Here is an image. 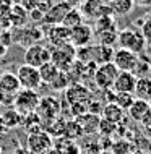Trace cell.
<instances>
[{"label":"cell","instance_id":"1","mask_svg":"<svg viewBox=\"0 0 151 154\" xmlns=\"http://www.w3.org/2000/svg\"><path fill=\"white\" fill-rule=\"evenodd\" d=\"M117 44H119L120 49H127V51L137 54V55L143 54L146 49L145 37L141 34V31L137 29V28H127V29L117 32Z\"/></svg>","mask_w":151,"mask_h":154},{"label":"cell","instance_id":"2","mask_svg":"<svg viewBox=\"0 0 151 154\" xmlns=\"http://www.w3.org/2000/svg\"><path fill=\"white\" fill-rule=\"evenodd\" d=\"M39 101H41V96L37 94V91L21 88L13 97V109L18 110L21 115H26L37 109Z\"/></svg>","mask_w":151,"mask_h":154},{"label":"cell","instance_id":"3","mask_svg":"<svg viewBox=\"0 0 151 154\" xmlns=\"http://www.w3.org/2000/svg\"><path fill=\"white\" fill-rule=\"evenodd\" d=\"M77 60V49L72 44H65L62 47H55L54 51H50V62L57 66L60 72H68L70 66L73 65V62Z\"/></svg>","mask_w":151,"mask_h":154},{"label":"cell","instance_id":"4","mask_svg":"<svg viewBox=\"0 0 151 154\" xmlns=\"http://www.w3.org/2000/svg\"><path fill=\"white\" fill-rule=\"evenodd\" d=\"M117 75H119V70H117V66L112 62H109V63H99L96 66L94 75H93L94 85L101 91H106L109 88H112Z\"/></svg>","mask_w":151,"mask_h":154},{"label":"cell","instance_id":"5","mask_svg":"<svg viewBox=\"0 0 151 154\" xmlns=\"http://www.w3.org/2000/svg\"><path fill=\"white\" fill-rule=\"evenodd\" d=\"M47 62H50V49L47 45L36 42L26 47V51H24V63L26 65L39 68Z\"/></svg>","mask_w":151,"mask_h":154},{"label":"cell","instance_id":"6","mask_svg":"<svg viewBox=\"0 0 151 154\" xmlns=\"http://www.w3.org/2000/svg\"><path fill=\"white\" fill-rule=\"evenodd\" d=\"M60 110H62V106H60V102H58V99L52 97V96H47V97H41L39 104H37L36 114L39 115L41 122L46 120L47 123H50L55 119H58Z\"/></svg>","mask_w":151,"mask_h":154},{"label":"cell","instance_id":"7","mask_svg":"<svg viewBox=\"0 0 151 154\" xmlns=\"http://www.w3.org/2000/svg\"><path fill=\"white\" fill-rule=\"evenodd\" d=\"M16 78H18V81H20V86L24 89L37 91V88L42 85L41 76H39V70L34 68V66H29L26 63L18 66V70H16Z\"/></svg>","mask_w":151,"mask_h":154},{"label":"cell","instance_id":"8","mask_svg":"<svg viewBox=\"0 0 151 154\" xmlns=\"http://www.w3.org/2000/svg\"><path fill=\"white\" fill-rule=\"evenodd\" d=\"M54 144L52 136L47 131H33L28 136V152H34V154H44L47 149Z\"/></svg>","mask_w":151,"mask_h":154},{"label":"cell","instance_id":"9","mask_svg":"<svg viewBox=\"0 0 151 154\" xmlns=\"http://www.w3.org/2000/svg\"><path fill=\"white\" fill-rule=\"evenodd\" d=\"M91 97H93L91 91L81 83H72L65 89V99L70 106L72 104H88Z\"/></svg>","mask_w":151,"mask_h":154},{"label":"cell","instance_id":"10","mask_svg":"<svg viewBox=\"0 0 151 154\" xmlns=\"http://www.w3.org/2000/svg\"><path fill=\"white\" fill-rule=\"evenodd\" d=\"M138 60V55L133 52L127 51V49H117L114 52V57H112V63L117 66L119 72H133Z\"/></svg>","mask_w":151,"mask_h":154},{"label":"cell","instance_id":"11","mask_svg":"<svg viewBox=\"0 0 151 154\" xmlns=\"http://www.w3.org/2000/svg\"><path fill=\"white\" fill-rule=\"evenodd\" d=\"M91 37H93V28L90 24H80V26L70 29V44L75 49L80 47H86L91 42Z\"/></svg>","mask_w":151,"mask_h":154},{"label":"cell","instance_id":"12","mask_svg":"<svg viewBox=\"0 0 151 154\" xmlns=\"http://www.w3.org/2000/svg\"><path fill=\"white\" fill-rule=\"evenodd\" d=\"M46 37L54 47H62V45L70 42V29L65 28L64 24H54V26H49Z\"/></svg>","mask_w":151,"mask_h":154},{"label":"cell","instance_id":"13","mask_svg":"<svg viewBox=\"0 0 151 154\" xmlns=\"http://www.w3.org/2000/svg\"><path fill=\"white\" fill-rule=\"evenodd\" d=\"M70 8H72V7H70L68 3H65V2L54 3V5L50 7L49 10L44 13V16H42L44 23H47L49 26H54V24H60L62 20L65 18V15L68 13Z\"/></svg>","mask_w":151,"mask_h":154},{"label":"cell","instance_id":"14","mask_svg":"<svg viewBox=\"0 0 151 154\" xmlns=\"http://www.w3.org/2000/svg\"><path fill=\"white\" fill-rule=\"evenodd\" d=\"M135 85H137V76L132 72H119L114 85H112V89H114L115 93H130V94H133Z\"/></svg>","mask_w":151,"mask_h":154},{"label":"cell","instance_id":"15","mask_svg":"<svg viewBox=\"0 0 151 154\" xmlns=\"http://www.w3.org/2000/svg\"><path fill=\"white\" fill-rule=\"evenodd\" d=\"M99 119H101L99 115L91 114V112H85V114L78 115V117L75 119V122L80 125L83 135H94V133H98Z\"/></svg>","mask_w":151,"mask_h":154},{"label":"cell","instance_id":"16","mask_svg":"<svg viewBox=\"0 0 151 154\" xmlns=\"http://www.w3.org/2000/svg\"><path fill=\"white\" fill-rule=\"evenodd\" d=\"M101 119H106L109 122L120 125L125 122V110L120 109L117 104L114 102H107L102 106V110H101Z\"/></svg>","mask_w":151,"mask_h":154},{"label":"cell","instance_id":"17","mask_svg":"<svg viewBox=\"0 0 151 154\" xmlns=\"http://www.w3.org/2000/svg\"><path fill=\"white\" fill-rule=\"evenodd\" d=\"M20 89H21V86H20V81H18V78H16V75L10 73V72H5L0 76V91H2V93L15 96Z\"/></svg>","mask_w":151,"mask_h":154},{"label":"cell","instance_id":"18","mask_svg":"<svg viewBox=\"0 0 151 154\" xmlns=\"http://www.w3.org/2000/svg\"><path fill=\"white\" fill-rule=\"evenodd\" d=\"M135 99H141V101H151V78H137L135 91H133Z\"/></svg>","mask_w":151,"mask_h":154},{"label":"cell","instance_id":"19","mask_svg":"<svg viewBox=\"0 0 151 154\" xmlns=\"http://www.w3.org/2000/svg\"><path fill=\"white\" fill-rule=\"evenodd\" d=\"M148 112H149V102L141 101V99H135L133 104L128 107V117L135 120V122H141Z\"/></svg>","mask_w":151,"mask_h":154},{"label":"cell","instance_id":"20","mask_svg":"<svg viewBox=\"0 0 151 154\" xmlns=\"http://www.w3.org/2000/svg\"><path fill=\"white\" fill-rule=\"evenodd\" d=\"M135 7V0H111L109 2V8H111L112 15L124 16L130 13Z\"/></svg>","mask_w":151,"mask_h":154},{"label":"cell","instance_id":"21","mask_svg":"<svg viewBox=\"0 0 151 154\" xmlns=\"http://www.w3.org/2000/svg\"><path fill=\"white\" fill-rule=\"evenodd\" d=\"M83 23H85V16H83L81 11H80V8H70L68 13L65 15V18L62 20L60 24H64V26L68 28V29H73V28H77Z\"/></svg>","mask_w":151,"mask_h":154},{"label":"cell","instance_id":"22","mask_svg":"<svg viewBox=\"0 0 151 154\" xmlns=\"http://www.w3.org/2000/svg\"><path fill=\"white\" fill-rule=\"evenodd\" d=\"M8 20L13 26H24L28 20V11L21 5H13L8 10Z\"/></svg>","mask_w":151,"mask_h":154},{"label":"cell","instance_id":"23","mask_svg":"<svg viewBox=\"0 0 151 154\" xmlns=\"http://www.w3.org/2000/svg\"><path fill=\"white\" fill-rule=\"evenodd\" d=\"M58 143L54 144L55 148H58L62 151V154H81V148L75 140H68L65 136H58Z\"/></svg>","mask_w":151,"mask_h":154},{"label":"cell","instance_id":"24","mask_svg":"<svg viewBox=\"0 0 151 154\" xmlns=\"http://www.w3.org/2000/svg\"><path fill=\"white\" fill-rule=\"evenodd\" d=\"M39 76H41V81L46 83V85H50V83L54 81V78L58 75L60 70L57 68L55 65L52 63V62H47V63H44L42 66H39Z\"/></svg>","mask_w":151,"mask_h":154},{"label":"cell","instance_id":"25","mask_svg":"<svg viewBox=\"0 0 151 154\" xmlns=\"http://www.w3.org/2000/svg\"><path fill=\"white\" fill-rule=\"evenodd\" d=\"M0 122L5 125V127H8V128H13V127H18V125H21V122H23V115L20 114L18 110L10 109V110H5V112H3V115L0 117Z\"/></svg>","mask_w":151,"mask_h":154},{"label":"cell","instance_id":"26","mask_svg":"<svg viewBox=\"0 0 151 154\" xmlns=\"http://www.w3.org/2000/svg\"><path fill=\"white\" fill-rule=\"evenodd\" d=\"M115 28H117V24H115L112 16H99V18H96L94 31L98 32V34L106 32V31H117Z\"/></svg>","mask_w":151,"mask_h":154},{"label":"cell","instance_id":"27","mask_svg":"<svg viewBox=\"0 0 151 154\" xmlns=\"http://www.w3.org/2000/svg\"><path fill=\"white\" fill-rule=\"evenodd\" d=\"M149 72H151L149 60L146 59L143 54H140V55H138V60H137V65H135V68H133L132 73L135 75L137 78H145L149 75Z\"/></svg>","mask_w":151,"mask_h":154},{"label":"cell","instance_id":"28","mask_svg":"<svg viewBox=\"0 0 151 154\" xmlns=\"http://www.w3.org/2000/svg\"><path fill=\"white\" fill-rule=\"evenodd\" d=\"M133 151H135V146L128 140H124V138L112 141V144H111L112 154H132Z\"/></svg>","mask_w":151,"mask_h":154},{"label":"cell","instance_id":"29","mask_svg":"<svg viewBox=\"0 0 151 154\" xmlns=\"http://www.w3.org/2000/svg\"><path fill=\"white\" fill-rule=\"evenodd\" d=\"M94 52H96V63H109L112 62V57H114V47H109V45H98L94 47Z\"/></svg>","mask_w":151,"mask_h":154},{"label":"cell","instance_id":"30","mask_svg":"<svg viewBox=\"0 0 151 154\" xmlns=\"http://www.w3.org/2000/svg\"><path fill=\"white\" fill-rule=\"evenodd\" d=\"M133 101H135V96H133V94H130V93H115V91H114V96H112V101L111 102L117 104L120 109L128 110V107L133 104Z\"/></svg>","mask_w":151,"mask_h":154},{"label":"cell","instance_id":"31","mask_svg":"<svg viewBox=\"0 0 151 154\" xmlns=\"http://www.w3.org/2000/svg\"><path fill=\"white\" fill-rule=\"evenodd\" d=\"M64 136L68 140H75L77 141V138H81L83 136V131L81 128H80V125L75 122H65V130H64Z\"/></svg>","mask_w":151,"mask_h":154},{"label":"cell","instance_id":"32","mask_svg":"<svg viewBox=\"0 0 151 154\" xmlns=\"http://www.w3.org/2000/svg\"><path fill=\"white\" fill-rule=\"evenodd\" d=\"M50 88H52L54 91H60V89H67L70 86V76L68 73L65 72H58V75L55 78H54V81L50 83Z\"/></svg>","mask_w":151,"mask_h":154},{"label":"cell","instance_id":"33","mask_svg":"<svg viewBox=\"0 0 151 154\" xmlns=\"http://www.w3.org/2000/svg\"><path fill=\"white\" fill-rule=\"evenodd\" d=\"M117 131V125L109 122L106 119H99V125H98V133L101 136H106V138H111L112 135Z\"/></svg>","mask_w":151,"mask_h":154},{"label":"cell","instance_id":"34","mask_svg":"<svg viewBox=\"0 0 151 154\" xmlns=\"http://www.w3.org/2000/svg\"><path fill=\"white\" fill-rule=\"evenodd\" d=\"M98 36H99V45L114 47L117 44V31H106V32H101Z\"/></svg>","mask_w":151,"mask_h":154},{"label":"cell","instance_id":"35","mask_svg":"<svg viewBox=\"0 0 151 154\" xmlns=\"http://www.w3.org/2000/svg\"><path fill=\"white\" fill-rule=\"evenodd\" d=\"M81 148V151H85L86 154H98L101 151V146H99V141H94V140H88Z\"/></svg>","mask_w":151,"mask_h":154},{"label":"cell","instance_id":"36","mask_svg":"<svg viewBox=\"0 0 151 154\" xmlns=\"http://www.w3.org/2000/svg\"><path fill=\"white\" fill-rule=\"evenodd\" d=\"M141 34H143V37H145V42H146V45H151V16L149 18H146L145 20V23L141 24Z\"/></svg>","mask_w":151,"mask_h":154},{"label":"cell","instance_id":"37","mask_svg":"<svg viewBox=\"0 0 151 154\" xmlns=\"http://www.w3.org/2000/svg\"><path fill=\"white\" fill-rule=\"evenodd\" d=\"M11 41H13V36H11L10 31H7V29H2V31H0V42L5 45L7 49L11 45Z\"/></svg>","mask_w":151,"mask_h":154},{"label":"cell","instance_id":"38","mask_svg":"<svg viewBox=\"0 0 151 154\" xmlns=\"http://www.w3.org/2000/svg\"><path fill=\"white\" fill-rule=\"evenodd\" d=\"M21 7L26 11H33L37 8V0H21Z\"/></svg>","mask_w":151,"mask_h":154},{"label":"cell","instance_id":"39","mask_svg":"<svg viewBox=\"0 0 151 154\" xmlns=\"http://www.w3.org/2000/svg\"><path fill=\"white\" fill-rule=\"evenodd\" d=\"M65 3H68L72 8H77V7H81V3L85 2V0H64Z\"/></svg>","mask_w":151,"mask_h":154},{"label":"cell","instance_id":"40","mask_svg":"<svg viewBox=\"0 0 151 154\" xmlns=\"http://www.w3.org/2000/svg\"><path fill=\"white\" fill-rule=\"evenodd\" d=\"M44 154H62V151H60V149H58V148H55V146H54V144H52V146H50L49 149H47V151H46Z\"/></svg>","mask_w":151,"mask_h":154},{"label":"cell","instance_id":"41","mask_svg":"<svg viewBox=\"0 0 151 154\" xmlns=\"http://www.w3.org/2000/svg\"><path fill=\"white\" fill-rule=\"evenodd\" d=\"M7 51H8V49H7V47H5V45H3L2 42H0V59H2V57L7 54Z\"/></svg>","mask_w":151,"mask_h":154},{"label":"cell","instance_id":"42","mask_svg":"<svg viewBox=\"0 0 151 154\" xmlns=\"http://www.w3.org/2000/svg\"><path fill=\"white\" fill-rule=\"evenodd\" d=\"M98 154H112V152H111V149H102V151H99Z\"/></svg>","mask_w":151,"mask_h":154},{"label":"cell","instance_id":"43","mask_svg":"<svg viewBox=\"0 0 151 154\" xmlns=\"http://www.w3.org/2000/svg\"><path fill=\"white\" fill-rule=\"evenodd\" d=\"M145 130H146V133L151 136V125H149V127H145Z\"/></svg>","mask_w":151,"mask_h":154},{"label":"cell","instance_id":"44","mask_svg":"<svg viewBox=\"0 0 151 154\" xmlns=\"http://www.w3.org/2000/svg\"><path fill=\"white\" fill-rule=\"evenodd\" d=\"M132 154H148V152H145V151H137V149H135Z\"/></svg>","mask_w":151,"mask_h":154},{"label":"cell","instance_id":"45","mask_svg":"<svg viewBox=\"0 0 151 154\" xmlns=\"http://www.w3.org/2000/svg\"><path fill=\"white\" fill-rule=\"evenodd\" d=\"M149 109H151V101H149Z\"/></svg>","mask_w":151,"mask_h":154},{"label":"cell","instance_id":"46","mask_svg":"<svg viewBox=\"0 0 151 154\" xmlns=\"http://www.w3.org/2000/svg\"><path fill=\"white\" fill-rule=\"evenodd\" d=\"M0 154H2V148H0Z\"/></svg>","mask_w":151,"mask_h":154},{"label":"cell","instance_id":"47","mask_svg":"<svg viewBox=\"0 0 151 154\" xmlns=\"http://www.w3.org/2000/svg\"><path fill=\"white\" fill-rule=\"evenodd\" d=\"M0 31H2V26H0Z\"/></svg>","mask_w":151,"mask_h":154}]
</instances>
